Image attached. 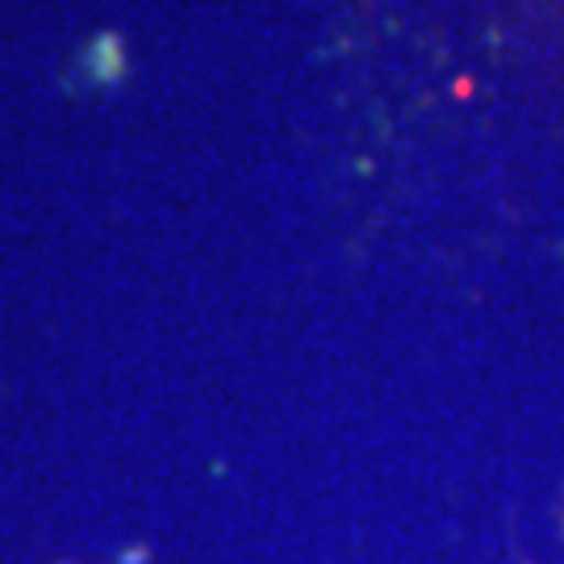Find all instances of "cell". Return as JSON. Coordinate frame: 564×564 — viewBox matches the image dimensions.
<instances>
[{
	"instance_id": "1",
	"label": "cell",
	"mask_w": 564,
	"mask_h": 564,
	"mask_svg": "<svg viewBox=\"0 0 564 564\" xmlns=\"http://www.w3.org/2000/svg\"><path fill=\"white\" fill-rule=\"evenodd\" d=\"M84 67H88V76H93L97 84L126 80L130 59H126V46H121L118 34H97V42H93L88 55H84Z\"/></svg>"
}]
</instances>
